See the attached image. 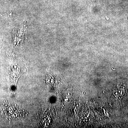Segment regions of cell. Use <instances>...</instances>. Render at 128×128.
<instances>
[{"mask_svg":"<svg viewBox=\"0 0 128 128\" xmlns=\"http://www.w3.org/2000/svg\"><path fill=\"white\" fill-rule=\"evenodd\" d=\"M113 93L115 97L120 100L126 94V90L122 88H118L113 91Z\"/></svg>","mask_w":128,"mask_h":128,"instance_id":"cell-1","label":"cell"}]
</instances>
